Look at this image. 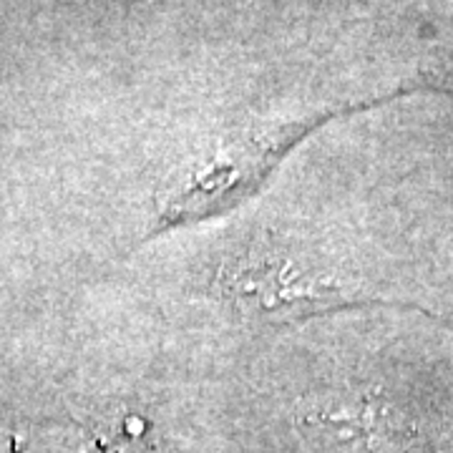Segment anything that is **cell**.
Wrapping results in <instances>:
<instances>
[{
  "mask_svg": "<svg viewBox=\"0 0 453 453\" xmlns=\"http://www.w3.org/2000/svg\"><path fill=\"white\" fill-rule=\"evenodd\" d=\"M297 431L318 453H386L401 423L395 411L372 398L323 395L300 408Z\"/></svg>",
  "mask_w": 453,
  "mask_h": 453,
  "instance_id": "cell-1",
  "label": "cell"
},
{
  "mask_svg": "<svg viewBox=\"0 0 453 453\" xmlns=\"http://www.w3.org/2000/svg\"><path fill=\"white\" fill-rule=\"evenodd\" d=\"M26 453H98V449L79 431H53L38 438Z\"/></svg>",
  "mask_w": 453,
  "mask_h": 453,
  "instance_id": "cell-3",
  "label": "cell"
},
{
  "mask_svg": "<svg viewBox=\"0 0 453 453\" xmlns=\"http://www.w3.org/2000/svg\"><path fill=\"white\" fill-rule=\"evenodd\" d=\"M229 292L237 303L275 318L305 315L315 310L371 305V300L365 297L348 295L342 285L297 273L290 262L270 257L242 262L237 273L229 277Z\"/></svg>",
  "mask_w": 453,
  "mask_h": 453,
  "instance_id": "cell-2",
  "label": "cell"
}]
</instances>
